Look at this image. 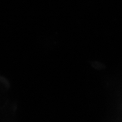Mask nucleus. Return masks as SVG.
Listing matches in <instances>:
<instances>
[]
</instances>
